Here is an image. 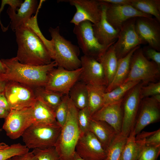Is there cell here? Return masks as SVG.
<instances>
[{"instance_id":"obj_1","label":"cell","mask_w":160,"mask_h":160,"mask_svg":"<svg viewBox=\"0 0 160 160\" xmlns=\"http://www.w3.org/2000/svg\"><path fill=\"white\" fill-rule=\"evenodd\" d=\"M15 32L18 46L16 57L20 63L39 66L52 62V59L46 46L30 28L23 25Z\"/></svg>"},{"instance_id":"obj_2","label":"cell","mask_w":160,"mask_h":160,"mask_svg":"<svg viewBox=\"0 0 160 160\" xmlns=\"http://www.w3.org/2000/svg\"><path fill=\"white\" fill-rule=\"evenodd\" d=\"M1 59L6 67L3 75L7 81H16L32 88L44 87L48 73L57 66L54 60L48 64L35 66L21 63L16 57Z\"/></svg>"},{"instance_id":"obj_3","label":"cell","mask_w":160,"mask_h":160,"mask_svg":"<svg viewBox=\"0 0 160 160\" xmlns=\"http://www.w3.org/2000/svg\"><path fill=\"white\" fill-rule=\"evenodd\" d=\"M78 110L69 98L66 121L55 146L62 160H72L76 146L81 134L77 122Z\"/></svg>"},{"instance_id":"obj_4","label":"cell","mask_w":160,"mask_h":160,"mask_svg":"<svg viewBox=\"0 0 160 160\" xmlns=\"http://www.w3.org/2000/svg\"><path fill=\"white\" fill-rule=\"evenodd\" d=\"M61 129L57 122L44 124L34 122L21 137L25 145L29 149H44L55 146Z\"/></svg>"},{"instance_id":"obj_5","label":"cell","mask_w":160,"mask_h":160,"mask_svg":"<svg viewBox=\"0 0 160 160\" xmlns=\"http://www.w3.org/2000/svg\"><path fill=\"white\" fill-rule=\"evenodd\" d=\"M49 31L53 42L55 51L54 60L57 66L69 70H73L81 67V61L79 57V47L73 44L61 36L60 28L50 27Z\"/></svg>"},{"instance_id":"obj_6","label":"cell","mask_w":160,"mask_h":160,"mask_svg":"<svg viewBox=\"0 0 160 160\" xmlns=\"http://www.w3.org/2000/svg\"><path fill=\"white\" fill-rule=\"evenodd\" d=\"M160 77V68L154 62L145 57L140 47L132 55L129 73L123 84L140 81L145 85L150 82H158Z\"/></svg>"},{"instance_id":"obj_7","label":"cell","mask_w":160,"mask_h":160,"mask_svg":"<svg viewBox=\"0 0 160 160\" xmlns=\"http://www.w3.org/2000/svg\"><path fill=\"white\" fill-rule=\"evenodd\" d=\"M92 24L88 21L81 22L74 25L73 32L77 43L84 55L97 60L109 47L100 44L95 37Z\"/></svg>"},{"instance_id":"obj_8","label":"cell","mask_w":160,"mask_h":160,"mask_svg":"<svg viewBox=\"0 0 160 160\" xmlns=\"http://www.w3.org/2000/svg\"><path fill=\"white\" fill-rule=\"evenodd\" d=\"M143 85L141 81L135 86L126 94L122 101L123 119L121 132L127 137L134 127L141 100L140 92Z\"/></svg>"},{"instance_id":"obj_9","label":"cell","mask_w":160,"mask_h":160,"mask_svg":"<svg viewBox=\"0 0 160 160\" xmlns=\"http://www.w3.org/2000/svg\"><path fill=\"white\" fill-rule=\"evenodd\" d=\"M82 71L81 67L73 70L59 67L54 68L48 73L47 81L44 87L63 95H68L71 89L79 80Z\"/></svg>"},{"instance_id":"obj_10","label":"cell","mask_w":160,"mask_h":160,"mask_svg":"<svg viewBox=\"0 0 160 160\" xmlns=\"http://www.w3.org/2000/svg\"><path fill=\"white\" fill-rule=\"evenodd\" d=\"M4 93L11 110L32 107L36 100L32 88L16 81H7Z\"/></svg>"},{"instance_id":"obj_11","label":"cell","mask_w":160,"mask_h":160,"mask_svg":"<svg viewBox=\"0 0 160 160\" xmlns=\"http://www.w3.org/2000/svg\"><path fill=\"white\" fill-rule=\"evenodd\" d=\"M34 122L32 107L18 110L11 109L5 119L2 129L8 137L15 140L21 137Z\"/></svg>"},{"instance_id":"obj_12","label":"cell","mask_w":160,"mask_h":160,"mask_svg":"<svg viewBox=\"0 0 160 160\" xmlns=\"http://www.w3.org/2000/svg\"><path fill=\"white\" fill-rule=\"evenodd\" d=\"M136 17L131 18L122 24L118 39L113 45L118 59L125 56L141 44L146 43L137 34L135 29Z\"/></svg>"},{"instance_id":"obj_13","label":"cell","mask_w":160,"mask_h":160,"mask_svg":"<svg viewBox=\"0 0 160 160\" xmlns=\"http://www.w3.org/2000/svg\"><path fill=\"white\" fill-rule=\"evenodd\" d=\"M74 6L76 12L70 21L74 25L85 21H88L93 24L100 20L102 12V2L100 0H63Z\"/></svg>"},{"instance_id":"obj_14","label":"cell","mask_w":160,"mask_h":160,"mask_svg":"<svg viewBox=\"0 0 160 160\" xmlns=\"http://www.w3.org/2000/svg\"><path fill=\"white\" fill-rule=\"evenodd\" d=\"M160 23L151 17H136L135 29L140 38L148 46L160 51Z\"/></svg>"},{"instance_id":"obj_15","label":"cell","mask_w":160,"mask_h":160,"mask_svg":"<svg viewBox=\"0 0 160 160\" xmlns=\"http://www.w3.org/2000/svg\"><path fill=\"white\" fill-rule=\"evenodd\" d=\"M75 152L84 160H105L106 151L91 132L81 135L77 143Z\"/></svg>"},{"instance_id":"obj_16","label":"cell","mask_w":160,"mask_h":160,"mask_svg":"<svg viewBox=\"0 0 160 160\" xmlns=\"http://www.w3.org/2000/svg\"><path fill=\"white\" fill-rule=\"evenodd\" d=\"M160 119V103L152 97L142 99L133 130L136 135L146 126L158 121Z\"/></svg>"},{"instance_id":"obj_17","label":"cell","mask_w":160,"mask_h":160,"mask_svg":"<svg viewBox=\"0 0 160 160\" xmlns=\"http://www.w3.org/2000/svg\"><path fill=\"white\" fill-rule=\"evenodd\" d=\"M80 59L82 71L79 80L86 85L107 87L106 80L101 64L95 59L84 55Z\"/></svg>"},{"instance_id":"obj_18","label":"cell","mask_w":160,"mask_h":160,"mask_svg":"<svg viewBox=\"0 0 160 160\" xmlns=\"http://www.w3.org/2000/svg\"><path fill=\"white\" fill-rule=\"evenodd\" d=\"M106 3L107 20L115 29L119 31L123 23L131 18L152 17L151 15L140 11L130 5H116Z\"/></svg>"},{"instance_id":"obj_19","label":"cell","mask_w":160,"mask_h":160,"mask_svg":"<svg viewBox=\"0 0 160 160\" xmlns=\"http://www.w3.org/2000/svg\"><path fill=\"white\" fill-rule=\"evenodd\" d=\"M122 100L105 104L91 116V119L104 121L112 126L118 133L121 132L123 119Z\"/></svg>"},{"instance_id":"obj_20","label":"cell","mask_w":160,"mask_h":160,"mask_svg":"<svg viewBox=\"0 0 160 160\" xmlns=\"http://www.w3.org/2000/svg\"><path fill=\"white\" fill-rule=\"evenodd\" d=\"M102 2V12L100 21L92 24L94 35L101 44L107 47L113 45L116 41L120 31L115 29L108 22L106 17V3Z\"/></svg>"},{"instance_id":"obj_21","label":"cell","mask_w":160,"mask_h":160,"mask_svg":"<svg viewBox=\"0 0 160 160\" xmlns=\"http://www.w3.org/2000/svg\"><path fill=\"white\" fill-rule=\"evenodd\" d=\"M38 5L36 0H25L16 11L9 6L7 13L11 19L10 27L12 31L24 25L36 11Z\"/></svg>"},{"instance_id":"obj_22","label":"cell","mask_w":160,"mask_h":160,"mask_svg":"<svg viewBox=\"0 0 160 160\" xmlns=\"http://www.w3.org/2000/svg\"><path fill=\"white\" fill-rule=\"evenodd\" d=\"M89 131L95 136L106 150L118 134L112 126L105 122L91 119Z\"/></svg>"},{"instance_id":"obj_23","label":"cell","mask_w":160,"mask_h":160,"mask_svg":"<svg viewBox=\"0 0 160 160\" xmlns=\"http://www.w3.org/2000/svg\"><path fill=\"white\" fill-rule=\"evenodd\" d=\"M140 47L139 45L131 50L127 55L118 60L117 68L113 78L106 87L105 92H109L122 84L127 77L130 67V61L134 52Z\"/></svg>"},{"instance_id":"obj_24","label":"cell","mask_w":160,"mask_h":160,"mask_svg":"<svg viewBox=\"0 0 160 160\" xmlns=\"http://www.w3.org/2000/svg\"><path fill=\"white\" fill-rule=\"evenodd\" d=\"M97 60L101 64L103 68L107 87L113 78L118 65V59L113 45L110 46Z\"/></svg>"},{"instance_id":"obj_25","label":"cell","mask_w":160,"mask_h":160,"mask_svg":"<svg viewBox=\"0 0 160 160\" xmlns=\"http://www.w3.org/2000/svg\"><path fill=\"white\" fill-rule=\"evenodd\" d=\"M88 91L87 108L91 116L105 105L103 95L106 87L86 85Z\"/></svg>"},{"instance_id":"obj_26","label":"cell","mask_w":160,"mask_h":160,"mask_svg":"<svg viewBox=\"0 0 160 160\" xmlns=\"http://www.w3.org/2000/svg\"><path fill=\"white\" fill-rule=\"evenodd\" d=\"M144 145V139L136 135L132 131L127 138L123 149V160H137Z\"/></svg>"},{"instance_id":"obj_27","label":"cell","mask_w":160,"mask_h":160,"mask_svg":"<svg viewBox=\"0 0 160 160\" xmlns=\"http://www.w3.org/2000/svg\"><path fill=\"white\" fill-rule=\"evenodd\" d=\"M32 107L35 122L44 124L57 122L55 111L41 101L36 99Z\"/></svg>"},{"instance_id":"obj_28","label":"cell","mask_w":160,"mask_h":160,"mask_svg":"<svg viewBox=\"0 0 160 160\" xmlns=\"http://www.w3.org/2000/svg\"><path fill=\"white\" fill-rule=\"evenodd\" d=\"M76 108L80 110L87 108L88 105V91L86 85L78 81L71 89L68 94Z\"/></svg>"},{"instance_id":"obj_29","label":"cell","mask_w":160,"mask_h":160,"mask_svg":"<svg viewBox=\"0 0 160 160\" xmlns=\"http://www.w3.org/2000/svg\"><path fill=\"white\" fill-rule=\"evenodd\" d=\"M33 89L36 99L41 101L54 111L64 95L59 92L47 89L44 87Z\"/></svg>"},{"instance_id":"obj_30","label":"cell","mask_w":160,"mask_h":160,"mask_svg":"<svg viewBox=\"0 0 160 160\" xmlns=\"http://www.w3.org/2000/svg\"><path fill=\"white\" fill-rule=\"evenodd\" d=\"M131 5L143 13L154 16L160 23V0H132Z\"/></svg>"},{"instance_id":"obj_31","label":"cell","mask_w":160,"mask_h":160,"mask_svg":"<svg viewBox=\"0 0 160 160\" xmlns=\"http://www.w3.org/2000/svg\"><path fill=\"white\" fill-rule=\"evenodd\" d=\"M141 81H129L117 87L103 95L105 104L111 103L122 100L126 94Z\"/></svg>"},{"instance_id":"obj_32","label":"cell","mask_w":160,"mask_h":160,"mask_svg":"<svg viewBox=\"0 0 160 160\" xmlns=\"http://www.w3.org/2000/svg\"><path fill=\"white\" fill-rule=\"evenodd\" d=\"M128 137L118 133L106 150L105 160H123L122 153Z\"/></svg>"},{"instance_id":"obj_33","label":"cell","mask_w":160,"mask_h":160,"mask_svg":"<svg viewBox=\"0 0 160 160\" xmlns=\"http://www.w3.org/2000/svg\"><path fill=\"white\" fill-rule=\"evenodd\" d=\"M37 13L35 16L32 17L24 24L33 30L41 39L47 48L52 59L54 60L55 51L52 40H49L45 38L41 32L37 22Z\"/></svg>"},{"instance_id":"obj_34","label":"cell","mask_w":160,"mask_h":160,"mask_svg":"<svg viewBox=\"0 0 160 160\" xmlns=\"http://www.w3.org/2000/svg\"><path fill=\"white\" fill-rule=\"evenodd\" d=\"M29 149L20 143L14 144L0 149V160H7L12 157L29 152Z\"/></svg>"},{"instance_id":"obj_35","label":"cell","mask_w":160,"mask_h":160,"mask_svg":"<svg viewBox=\"0 0 160 160\" xmlns=\"http://www.w3.org/2000/svg\"><path fill=\"white\" fill-rule=\"evenodd\" d=\"M69 98L68 95H64L55 111L56 121L62 127L64 124L67 116Z\"/></svg>"},{"instance_id":"obj_36","label":"cell","mask_w":160,"mask_h":160,"mask_svg":"<svg viewBox=\"0 0 160 160\" xmlns=\"http://www.w3.org/2000/svg\"><path fill=\"white\" fill-rule=\"evenodd\" d=\"M32 152L38 160H62L55 146L44 149H34Z\"/></svg>"},{"instance_id":"obj_37","label":"cell","mask_w":160,"mask_h":160,"mask_svg":"<svg viewBox=\"0 0 160 160\" xmlns=\"http://www.w3.org/2000/svg\"><path fill=\"white\" fill-rule=\"evenodd\" d=\"M91 115L87 108L78 110L77 122L81 135L89 131Z\"/></svg>"},{"instance_id":"obj_38","label":"cell","mask_w":160,"mask_h":160,"mask_svg":"<svg viewBox=\"0 0 160 160\" xmlns=\"http://www.w3.org/2000/svg\"><path fill=\"white\" fill-rule=\"evenodd\" d=\"M160 154V146L143 147L137 160H157Z\"/></svg>"},{"instance_id":"obj_39","label":"cell","mask_w":160,"mask_h":160,"mask_svg":"<svg viewBox=\"0 0 160 160\" xmlns=\"http://www.w3.org/2000/svg\"><path fill=\"white\" fill-rule=\"evenodd\" d=\"M137 135L144 139L146 146H160V129L152 132L143 131Z\"/></svg>"},{"instance_id":"obj_40","label":"cell","mask_w":160,"mask_h":160,"mask_svg":"<svg viewBox=\"0 0 160 160\" xmlns=\"http://www.w3.org/2000/svg\"><path fill=\"white\" fill-rule=\"evenodd\" d=\"M160 94V82H150L146 85H143L140 89V95L141 100Z\"/></svg>"},{"instance_id":"obj_41","label":"cell","mask_w":160,"mask_h":160,"mask_svg":"<svg viewBox=\"0 0 160 160\" xmlns=\"http://www.w3.org/2000/svg\"><path fill=\"white\" fill-rule=\"evenodd\" d=\"M142 50L145 57L148 60H151L160 68V52L148 46L144 47Z\"/></svg>"},{"instance_id":"obj_42","label":"cell","mask_w":160,"mask_h":160,"mask_svg":"<svg viewBox=\"0 0 160 160\" xmlns=\"http://www.w3.org/2000/svg\"><path fill=\"white\" fill-rule=\"evenodd\" d=\"M10 160H38L33 152H28L21 155L15 156Z\"/></svg>"},{"instance_id":"obj_43","label":"cell","mask_w":160,"mask_h":160,"mask_svg":"<svg viewBox=\"0 0 160 160\" xmlns=\"http://www.w3.org/2000/svg\"><path fill=\"white\" fill-rule=\"evenodd\" d=\"M108 4L116 5H130L132 0H102Z\"/></svg>"},{"instance_id":"obj_44","label":"cell","mask_w":160,"mask_h":160,"mask_svg":"<svg viewBox=\"0 0 160 160\" xmlns=\"http://www.w3.org/2000/svg\"><path fill=\"white\" fill-rule=\"evenodd\" d=\"M0 108L6 109L9 111L11 110L4 92L0 93Z\"/></svg>"},{"instance_id":"obj_45","label":"cell","mask_w":160,"mask_h":160,"mask_svg":"<svg viewBox=\"0 0 160 160\" xmlns=\"http://www.w3.org/2000/svg\"><path fill=\"white\" fill-rule=\"evenodd\" d=\"M3 74L0 73V93L4 92L7 81L4 79Z\"/></svg>"},{"instance_id":"obj_46","label":"cell","mask_w":160,"mask_h":160,"mask_svg":"<svg viewBox=\"0 0 160 160\" xmlns=\"http://www.w3.org/2000/svg\"><path fill=\"white\" fill-rule=\"evenodd\" d=\"M10 111L0 108V118L6 119L9 114Z\"/></svg>"},{"instance_id":"obj_47","label":"cell","mask_w":160,"mask_h":160,"mask_svg":"<svg viewBox=\"0 0 160 160\" xmlns=\"http://www.w3.org/2000/svg\"><path fill=\"white\" fill-rule=\"evenodd\" d=\"M6 67L5 65L0 59V73H4L6 72Z\"/></svg>"},{"instance_id":"obj_48","label":"cell","mask_w":160,"mask_h":160,"mask_svg":"<svg viewBox=\"0 0 160 160\" xmlns=\"http://www.w3.org/2000/svg\"><path fill=\"white\" fill-rule=\"evenodd\" d=\"M151 97L158 102L160 103V94H157Z\"/></svg>"},{"instance_id":"obj_49","label":"cell","mask_w":160,"mask_h":160,"mask_svg":"<svg viewBox=\"0 0 160 160\" xmlns=\"http://www.w3.org/2000/svg\"><path fill=\"white\" fill-rule=\"evenodd\" d=\"M72 160H84L79 156L75 152Z\"/></svg>"},{"instance_id":"obj_50","label":"cell","mask_w":160,"mask_h":160,"mask_svg":"<svg viewBox=\"0 0 160 160\" xmlns=\"http://www.w3.org/2000/svg\"><path fill=\"white\" fill-rule=\"evenodd\" d=\"M9 145L4 143H0V149L4 148Z\"/></svg>"},{"instance_id":"obj_51","label":"cell","mask_w":160,"mask_h":160,"mask_svg":"<svg viewBox=\"0 0 160 160\" xmlns=\"http://www.w3.org/2000/svg\"><path fill=\"white\" fill-rule=\"evenodd\" d=\"M7 160H10V159H7Z\"/></svg>"}]
</instances>
